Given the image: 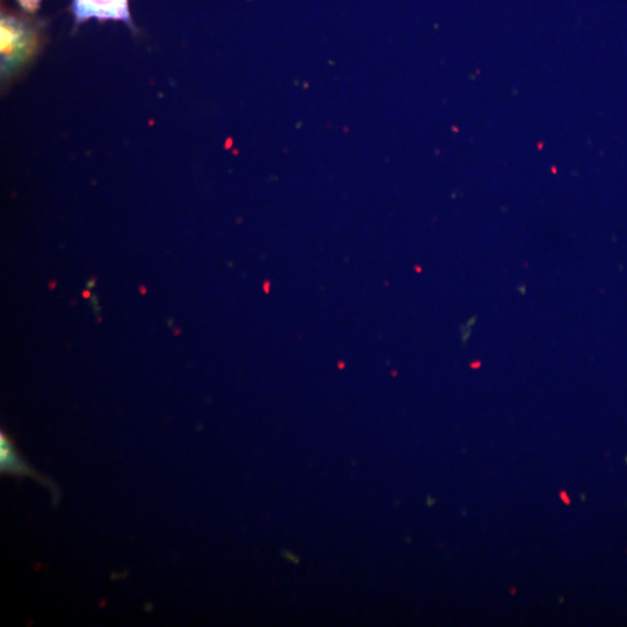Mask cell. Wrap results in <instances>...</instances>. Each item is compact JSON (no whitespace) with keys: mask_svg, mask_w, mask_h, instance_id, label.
Wrapping results in <instances>:
<instances>
[{"mask_svg":"<svg viewBox=\"0 0 627 627\" xmlns=\"http://www.w3.org/2000/svg\"><path fill=\"white\" fill-rule=\"evenodd\" d=\"M72 10L78 23L91 18L124 20L131 23L128 0H74Z\"/></svg>","mask_w":627,"mask_h":627,"instance_id":"6da1fadb","label":"cell"},{"mask_svg":"<svg viewBox=\"0 0 627 627\" xmlns=\"http://www.w3.org/2000/svg\"><path fill=\"white\" fill-rule=\"evenodd\" d=\"M0 452H2V472L14 474H26L28 468L14 450L12 444L4 435L0 438Z\"/></svg>","mask_w":627,"mask_h":627,"instance_id":"7a4b0ae2","label":"cell"},{"mask_svg":"<svg viewBox=\"0 0 627 627\" xmlns=\"http://www.w3.org/2000/svg\"><path fill=\"white\" fill-rule=\"evenodd\" d=\"M18 2L27 11H35L36 9H38L41 0H18Z\"/></svg>","mask_w":627,"mask_h":627,"instance_id":"3957f363","label":"cell"},{"mask_svg":"<svg viewBox=\"0 0 627 627\" xmlns=\"http://www.w3.org/2000/svg\"><path fill=\"white\" fill-rule=\"evenodd\" d=\"M560 497H561V500L564 501V503L571 504V500H569V497L566 492H561Z\"/></svg>","mask_w":627,"mask_h":627,"instance_id":"277c9868","label":"cell"}]
</instances>
